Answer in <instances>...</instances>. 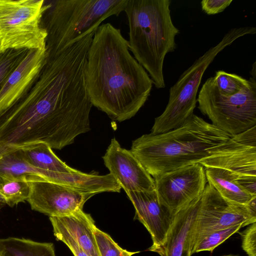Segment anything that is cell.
I'll list each match as a JSON object with an SVG mask.
<instances>
[{
	"mask_svg": "<svg viewBox=\"0 0 256 256\" xmlns=\"http://www.w3.org/2000/svg\"><path fill=\"white\" fill-rule=\"evenodd\" d=\"M86 81L92 105L119 122L136 115L154 84L130 53L120 29L110 23L100 24L94 32L88 54Z\"/></svg>",
	"mask_w": 256,
	"mask_h": 256,
	"instance_id": "6da1fadb",
	"label": "cell"
},
{
	"mask_svg": "<svg viewBox=\"0 0 256 256\" xmlns=\"http://www.w3.org/2000/svg\"><path fill=\"white\" fill-rule=\"evenodd\" d=\"M231 136L194 114L179 127L160 134H145L130 151L153 178L210 157Z\"/></svg>",
	"mask_w": 256,
	"mask_h": 256,
	"instance_id": "7a4b0ae2",
	"label": "cell"
},
{
	"mask_svg": "<svg viewBox=\"0 0 256 256\" xmlns=\"http://www.w3.org/2000/svg\"><path fill=\"white\" fill-rule=\"evenodd\" d=\"M170 0H128L124 8L129 28L130 50L157 88L166 87V56L176 48L180 32L170 15Z\"/></svg>",
	"mask_w": 256,
	"mask_h": 256,
	"instance_id": "3957f363",
	"label": "cell"
},
{
	"mask_svg": "<svg viewBox=\"0 0 256 256\" xmlns=\"http://www.w3.org/2000/svg\"><path fill=\"white\" fill-rule=\"evenodd\" d=\"M128 0H58L49 3L42 25L46 30V53L54 56L86 34L94 32L103 21L124 10Z\"/></svg>",
	"mask_w": 256,
	"mask_h": 256,
	"instance_id": "277c9868",
	"label": "cell"
},
{
	"mask_svg": "<svg viewBox=\"0 0 256 256\" xmlns=\"http://www.w3.org/2000/svg\"><path fill=\"white\" fill-rule=\"evenodd\" d=\"M256 33L254 26L231 28L218 44L196 60L170 87L168 103L164 112L155 118L151 133L160 134L180 126L193 114L203 74L216 56L238 38Z\"/></svg>",
	"mask_w": 256,
	"mask_h": 256,
	"instance_id": "5b68a950",
	"label": "cell"
},
{
	"mask_svg": "<svg viewBox=\"0 0 256 256\" xmlns=\"http://www.w3.org/2000/svg\"><path fill=\"white\" fill-rule=\"evenodd\" d=\"M237 94H221L213 76L202 86L196 101L198 108L212 124L225 132L234 136L256 126V76Z\"/></svg>",
	"mask_w": 256,
	"mask_h": 256,
	"instance_id": "8992f818",
	"label": "cell"
},
{
	"mask_svg": "<svg viewBox=\"0 0 256 256\" xmlns=\"http://www.w3.org/2000/svg\"><path fill=\"white\" fill-rule=\"evenodd\" d=\"M44 0H0V52L8 49L46 48L42 25L49 4Z\"/></svg>",
	"mask_w": 256,
	"mask_h": 256,
	"instance_id": "52a82bcc",
	"label": "cell"
},
{
	"mask_svg": "<svg viewBox=\"0 0 256 256\" xmlns=\"http://www.w3.org/2000/svg\"><path fill=\"white\" fill-rule=\"evenodd\" d=\"M256 198L248 204L228 201L210 184H206L192 229V251L209 234L216 230L256 222Z\"/></svg>",
	"mask_w": 256,
	"mask_h": 256,
	"instance_id": "ba28073f",
	"label": "cell"
},
{
	"mask_svg": "<svg viewBox=\"0 0 256 256\" xmlns=\"http://www.w3.org/2000/svg\"><path fill=\"white\" fill-rule=\"evenodd\" d=\"M200 164L204 168L215 167L228 170L242 187L256 195V126L232 136Z\"/></svg>",
	"mask_w": 256,
	"mask_h": 256,
	"instance_id": "9c48e42d",
	"label": "cell"
},
{
	"mask_svg": "<svg viewBox=\"0 0 256 256\" xmlns=\"http://www.w3.org/2000/svg\"><path fill=\"white\" fill-rule=\"evenodd\" d=\"M153 178L160 203L172 216L201 196L207 182L204 168L200 164L166 172Z\"/></svg>",
	"mask_w": 256,
	"mask_h": 256,
	"instance_id": "30bf717a",
	"label": "cell"
},
{
	"mask_svg": "<svg viewBox=\"0 0 256 256\" xmlns=\"http://www.w3.org/2000/svg\"><path fill=\"white\" fill-rule=\"evenodd\" d=\"M26 201L32 209L49 216H64L82 210L84 203L96 194L80 192L48 182H30Z\"/></svg>",
	"mask_w": 256,
	"mask_h": 256,
	"instance_id": "8fae6325",
	"label": "cell"
},
{
	"mask_svg": "<svg viewBox=\"0 0 256 256\" xmlns=\"http://www.w3.org/2000/svg\"><path fill=\"white\" fill-rule=\"evenodd\" d=\"M102 158L110 174L126 192L155 190L154 178L132 152L122 148L115 138Z\"/></svg>",
	"mask_w": 256,
	"mask_h": 256,
	"instance_id": "7c38bea8",
	"label": "cell"
},
{
	"mask_svg": "<svg viewBox=\"0 0 256 256\" xmlns=\"http://www.w3.org/2000/svg\"><path fill=\"white\" fill-rule=\"evenodd\" d=\"M126 192L135 208L134 219L143 224L151 236L152 244L148 250L164 256L166 236L174 216L161 204L156 190Z\"/></svg>",
	"mask_w": 256,
	"mask_h": 256,
	"instance_id": "4fadbf2b",
	"label": "cell"
},
{
	"mask_svg": "<svg viewBox=\"0 0 256 256\" xmlns=\"http://www.w3.org/2000/svg\"><path fill=\"white\" fill-rule=\"evenodd\" d=\"M46 54V48L29 50L0 91V114L28 92L39 77Z\"/></svg>",
	"mask_w": 256,
	"mask_h": 256,
	"instance_id": "5bb4252c",
	"label": "cell"
},
{
	"mask_svg": "<svg viewBox=\"0 0 256 256\" xmlns=\"http://www.w3.org/2000/svg\"><path fill=\"white\" fill-rule=\"evenodd\" d=\"M200 196L180 209L168 230L164 256H191L192 229L199 208Z\"/></svg>",
	"mask_w": 256,
	"mask_h": 256,
	"instance_id": "9a60e30c",
	"label": "cell"
},
{
	"mask_svg": "<svg viewBox=\"0 0 256 256\" xmlns=\"http://www.w3.org/2000/svg\"><path fill=\"white\" fill-rule=\"evenodd\" d=\"M56 218L88 256H100L94 235L96 226L90 214L80 210L68 216Z\"/></svg>",
	"mask_w": 256,
	"mask_h": 256,
	"instance_id": "2e32d148",
	"label": "cell"
},
{
	"mask_svg": "<svg viewBox=\"0 0 256 256\" xmlns=\"http://www.w3.org/2000/svg\"><path fill=\"white\" fill-rule=\"evenodd\" d=\"M50 171L34 167L26 158L21 148L10 152L0 158V176L14 180L48 182Z\"/></svg>",
	"mask_w": 256,
	"mask_h": 256,
	"instance_id": "e0dca14e",
	"label": "cell"
},
{
	"mask_svg": "<svg viewBox=\"0 0 256 256\" xmlns=\"http://www.w3.org/2000/svg\"><path fill=\"white\" fill-rule=\"evenodd\" d=\"M206 180L226 200L246 205L256 198L238 182L228 170L219 168H204Z\"/></svg>",
	"mask_w": 256,
	"mask_h": 256,
	"instance_id": "ac0fdd59",
	"label": "cell"
},
{
	"mask_svg": "<svg viewBox=\"0 0 256 256\" xmlns=\"http://www.w3.org/2000/svg\"><path fill=\"white\" fill-rule=\"evenodd\" d=\"M20 148L26 160L36 168L64 173H74L78 171L60 160L46 144L38 143Z\"/></svg>",
	"mask_w": 256,
	"mask_h": 256,
	"instance_id": "d6986e66",
	"label": "cell"
},
{
	"mask_svg": "<svg viewBox=\"0 0 256 256\" xmlns=\"http://www.w3.org/2000/svg\"><path fill=\"white\" fill-rule=\"evenodd\" d=\"M0 256H56L52 243L23 238H0Z\"/></svg>",
	"mask_w": 256,
	"mask_h": 256,
	"instance_id": "ffe728a7",
	"label": "cell"
},
{
	"mask_svg": "<svg viewBox=\"0 0 256 256\" xmlns=\"http://www.w3.org/2000/svg\"><path fill=\"white\" fill-rule=\"evenodd\" d=\"M30 190L29 182L0 176V194L10 207L26 201Z\"/></svg>",
	"mask_w": 256,
	"mask_h": 256,
	"instance_id": "44dd1931",
	"label": "cell"
},
{
	"mask_svg": "<svg viewBox=\"0 0 256 256\" xmlns=\"http://www.w3.org/2000/svg\"><path fill=\"white\" fill-rule=\"evenodd\" d=\"M29 50L8 49L0 52V91L11 74L26 58Z\"/></svg>",
	"mask_w": 256,
	"mask_h": 256,
	"instance_id": "7402d4cb",
	"label": "cell"
},
{
	"mask_svg": "<svg viewBox=\"0 0 256 256\" xmlns=\"http://www.w3.org/2000/svg\"><path fill=\"white\" fill-rule=\"evenodd\" d=\"M213 78L220 92L228 96L237 94L250 82L240 76L221 70L216 71Z\"/></svg>",
	"mask_w": 256,
	"mask_h": 256,
	"instance_id": "603a6c76",
	"label": "cell"
},
{
	"mask_svg": "<svg viewBox=\"0 0 256 256\" xmlns=\"http://www.w3.org/2000/svg\"><path fill=\"white\" fill-rule=\"evenodd\" d=\"M94 235L100 256H132L139 252H128L120 248L106 233L96 226Z\"/></svg>",
	"mask_w": 256,
	"mask_h": 256,
	"instance_id": "cb8c5ba5",
	"label": "cell"
},
{
	"mask_svg": "<svg viewBox=\"0 0 256 256\" xmlns=\"http://www.w3.org/2000/svg\"><path fill=\"white\" fill-rule=\"evenodd\" d=\"M242 224L215 231L204 238L192 250V254L203 251L212 252L218 245L220 244L233 234L237 232Z\"/></svg>",
	"mask_w": 256,
	"mask_h": 256,
	"instance_id": "d4e9b609",
	"label": "cell"
},
{
	"mask_svg": "<svg viewBox=\"0 0 256 256\" xmlns=\"http://www.w3.org/2000/svg\"><path fill=\"white\" fill-rule=\"evenodd\" d=\"M50 220L53 228L54 235L56 239L64 242L69 248L74 256H88L56 217L50 216Z\"/></svg>",
	"mask_w": 256,
	"mask_h": 256,
	"instance_id": "484cf974",
	"label": "cell"
},
{
	"mask_svg": "<svg viewBox=\"0 0 256 256\" xmlns=\"http://www.w3.org/2000/svg\"><path fill=\"white\" fill-rule=\"evenodd\" d=\"M242 238V248L248 256H256V222L239 232Z\"/></svg>",
	"mask_w": 256,
	"mask_h": 256,
	"instance_id": "4316f807",
	"label": "cell"
},
{
	"mask_svg": "<svg viewBox=\"0 0 256 256\" xmlns=\"http://www.w3.org/2000/svg\"><path fill=\"white\" fill-rule=\"evenodd\" d=\"M232 0H202V10L208 15L222 12L232 2Z\"/></svg>",
	"mask_w": 256,
	"mask_h": 256,
	"instance_id": "83f0119b",
	"label": "cell"
},
{
	"mask_svg": "<svg viewBox=\"0 0 256 256\" xmlns=\"http://www.w3.org/2000/svg\"><path fill=\"white\" fill-rule=\"evenodd\" d=\"M0 202L2 203H3L4 204H6L5 200H4V198L0 194Z\"/></svg>",
	"mask_w": 256,
	"mask_h": 256,
	"instance_id": "f1b7e54d",
	"label": "cell"
},
{
	"mask_svg": "<svg viewBox=\"0 0 256 256\" xmlns=\"http://www.w3.org/2000/svg\"><path fill=\"white\" fill-rule=\"evenodd\" d=\"M239 256L230 254L224 255V256Z\"/></svg>",
	"mask_w": 256,
	"mask_h": 256,
	"instance_id": "f546056e",
	"label": "cell"
},
{
	"mask_svg": "<svg viewBox=\"0 0 256 256\" xmlns=\"http://www.w3.org/2000/svg\"><path fill=\"white\" fill-rule=\"evenodd\" d=\"M4 204L0 202V209L3 206Z\"/></svg>",
	"mask_w": 256,
	"mask_h": 256,
	"instance_id": "4dcf8cb0",
	"label": "cell"
}]
</instances>
